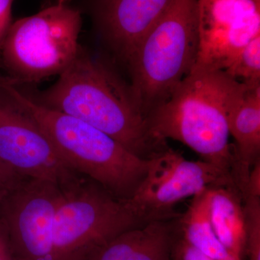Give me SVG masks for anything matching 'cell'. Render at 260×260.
I'll return each instance as SVG.
<instances>
[{
  "label": "cell",
  "mask_w": 260,
  "mask_h": 260,
  "mask_svg": "<svg viewBox=\"0 0 260 260\" xmlns=\"http://www.w3.org/2000/svg\"><path fill=\"white\" fill-rule=\"evenodd\" d=\"M23 178L7 169L0 162V203Z\"/></svg>",
  "instance_id": "d6986e66"
},
{
  "label": "cell",
  "mask_w": 260,
  "mask_h": 260,
  "mask_svg": "<svg viewBox=\"0 0 260 260\" xmlns=\"http://www.w3.org/2000/svg\"><path fill=\"white\" fill-rule=\"evenodd\" d=\"M82 13L56 4L12 23L0 53L12 83H37L59 75L76 57Z\"/></svg>",
  "instance_id": "8992f818"
},
{
  "label": "cell",
  "mask_w": 260,
  "mask_h": 260,
  "mask_svg": "<svg viewBox=\"0 0 260 260\" xmlns=\"http://www.w3.org/2000/svg\"><path fill=\"white\" fill-rule=\"evenodd\" d=\"M241 195L242 200L247 197L260 198V160L251 168Z\"/></svg>",
  "instance_id": "ac0fdd59"
},
{
  "label": "cell",
  "mask_w": 260,
  "mask_h": 260,
  "mask_svg": "<svg viewBox=\"0 0 260 260\" xmlns=\"http://www.w3.org/2000/svg\"><path fill=\"white\" fill-rule=\"evenodd\" d=\"M246 225V260H260V198L243 199Z\"/></svg>",
  "instance_id": "e0dca14e"
},
{
  "label": "cell",
  "mask_w": 260,
  "mask_h": 260,
  "mask_svg": "<svg viewBox=\"0 0 260 260\" xmlns=\"http://www.w3.org/2000/svg\"><path fill=\"white\" fill-rule=\"evenodd\" d=\"M223 72L239 83L249 85H259L260 35L247 43Z\"/></svg>",
  "instance_id": "2e32d148"
},
{
  "label": "cell",
  "mask_w": 260,
  "mask_h": 260,
  "mask_svg": "<svg viewBox=\"0 0 260 260\" xmlns=\"http://www.w3.org/2000/svg\"><path fill=\"white\" fill-rule=\"evenodd\" d=\"M209 189L193 197L185 213L176 218L174 232L191 249L205 257L237 260L214 232L210 218Z\"/></svg>",
  "instance_id": "9a60e30c"
},
{
  "label": "cell",
  "mask_w": 260,
  "mask_h": 260,
  "mask_svg": "<svg viewBox=\"0 0 260 260\" xmlns=\"http://www.w3.org/2000/svg\"><path fill=\"white\" fill-rule=\"evenodd\" d=\"M246 88L223 71L193 69L147 117L150 134L164 144L167 139L180 142L232 176L229 117Z\"/></svg>",
  "instance_id": "7a4b0ae2"
},
{
  "label": "cell",
  "mask_w": 260,
  "mask_h": 260,
  "mask_svg": "<svg viewBox=\"0 0 260 260\" xmlns=\"http://www.w3.org/2000/svg\"><path fill=\"white\" fill-rule=\"evenodd\" d=\"M229 129L236 142L232 177L241 194L251 168L260 160V84L246 85L230 113Z\"/></svg>",
  "instance_id": "4fadbf2b"
},
{
  "label": "cell",
  "mask_w": 260,
  "mask_h": 260,
  "mask_svg": "<svg viewBox=\"0 0 260 260\" xmlns=\"http://www.w3.org/2000/svg\"><path fill=\"white\" fill-rule=\"evenodd\" d=\"M172 0H88L93 22L111 47L128 61Z\"/></svg>",
  "instance_id": "8fae6325"
},
{
  "label": "cell",
  "mask_w": 260,
  "mask_h": 260,
  "mask_svg": "<svg viewBox=\"0 0 260 260\" xmlns=\"http://www.w3.org/2000/svg\"><path fill=\"white\" fill-rule=\"evenodd\" d=\"M198 51L197 0H172L127 61L130 88L145 119L190 74Z\"/></svg>",
  "instance_id": "277c9868"
},
{
  "label": "cell",
  "mask_w": 260,
  "mask_h": 260,
  "mask_svg": "<svg viewBox=\"0 0 260 260\" xmlns=\"http://www.w3.org/2000/svg\"><path fill=\"white\" fill-rule=\"evenodd\" d=\"M198 51L193 69L224 71L260 35L256 0H197Z\"/></svg>",
  "instance_id": "30bf717a"
},
{
  "label": "cell",
  "mask_w": 260,
  "mask_h": 260,
  "mask_svg": "<svg viewBox=\"0 0 260 260\" xmlns=\"http://www.w3.org/2000/svg\"><path fill=\"white\" fill-rule=\"evenodd\" d=\"M209 213L219 240L236 259L246 260V219L242 195L237 186L210 188Z\"/></svg>",
  "instance_id": "5bb4252c"
},
{
  "label": "cell",
  "mask_w": 260,
  "mask_h": 260,
  "mask_svg": "<svg viewBox=\"0 0 260 260\" xmlns=\"http://www.w3.org/2000/svg\"><path fill=\"white\" fill-rule=\"evenodd\" d=\"M256 2H258V3H260V0H256Z\"/></svg>",
  "instance_id": "603a6c76"
},
{
  "label": "cell",
  "mask_w": 260,
  "mask_h": 260,
  "mask_svg": "<svg viewBox=\"0 0 260 260\" xmlns=\"http://www.w3.org/2000/svg\"><path fill=\"white\" fill-rule=\"evenodd\" d=\"M3 88L42 128L72 170L117 198L133 196L146 175L148 160L88 123L39 104L13 84L6 83Z\"/></svg>",
  "instance_id": "3957f363"
},
{
  "label": "cell",
  "mask_w": 260,
  "mask_h": 260,
  "mask_svg": "<svg viewBox=\"0 0 260 260\" xmlns=\"http://www.w3.org/2000/svg\"><path fill=\"white\" fill-rule=\"evenodd\" d=\"M145 223L129 200L80 179L61 189L53 230L54 260H85L113 238Z\"/></svg>",
  "instance_id": "5b68a950"
},
{
  "label": "cell",
  "mask_w": 260,
  "mask_h": 260,
  "mask_svg": "<svg viewBox=\"0 0 260 260\" xmlns=\"http://www.w3.org/2000/svg\"><path fill=\"white\" fill-rule=\"evenodd\" d=\"M32 99L102 130L140 158L169 148L150 134L130 85L81 47L56 83Z\"/></svg>",
  "instance_id": "6da1fadb"
},
{
  "label": "cell",
  "mask_w": 260,
  "mask_h": 260,
  "mask_svg": "<svg viewBox=\"0 0 260 260\" xmlns=\"http://www.w3.org/2000/svg\"><path fill=\"white\" fill-rule=\"evenodd\" d=\"M61 188L24 179L0 203V222L16 260H54V215Z\"/></svg>",
  "instance_id": "9c48e42d"
},
{
  "label": "cell",
  "mask_w": 260,
  "mask_h": 260,
  "mask_svg": "<svg viewBox=\"0 0 260 260\" xmlns=\"http://www.w3.org/2000/svg\"><path fill=\"white\" fill-rule=\"evenodd\" d=\"M175 220H153L121 233L85 260H172Z\"/></svg>",
  "instance_id": "7c38bea8"
},
{
  "label": "cell",
  "mask_w": 260,
  "mask_h": 260,
  "mask_svg": "<svg viewBox=\"0 0 260 260\" xmlns=\"http://www.w3.org/2000/svg\"><path fill=\"white\" fill-rule=\"evenodd\" d=\"M0 162L23 179L50 181L60 188L80 181L31 116L0 86Z\"/></svg>",
  "instance_id": "ba28073f"
},
{
  "label": "cell",
  "mask_w": 260,
  "mask_h": 260,
  "mask_svg": "<svg viewBox=\"0 0 260 260\" xmlns=\"http://www.w3.org/2000/svg\"><path fill=\"white\" fill-rule=\"evenodd\" d=\"M56 1H57L56 4H67V2L68 0H56Z\"/></svg>",
  "instance_id": "7402d4cb"
},
{
  "label": "cell",
  "mask_w": 260,
  "mask_h": 260,
  "mask_svg": "<svg viewBox=\"0 0 260 260\" xmlns=\"http://www.w3.org/2000/svg\"><path fill=\"white\" fill-rule=\"evenodd\" d=\"M0 260H16L13 255L7 233L1 222H0Z\"/></svg>",
  "instance_id": "44dd1931"
},
{
  "label": "cell",
  "mask_w": 260,
  "mask_h": 260,
  "mask_svg": "<svg viewBox=\"0 0 260 260\" xmlns=\"http://www.w3.org/2000/svg\"><path fill=\"white\" fill-rule=\"evenodd\" d=\"M14 0H0V50L12 24V8Z\"/></svg>",
  "instance_id": "ffe728a7"
},
{
  "label": "cell",
  "mask_w": 260,
  "mask_h": 260,
  "mask_svg": "<svg viewBox=\"0 0 260 260\" xmlns=\"http://www.w3.org/2000/svg\"><path fill=\"white\" fill-rule=\"evenodd\" d=\"M0 81H2V80H0ZM0 83H1V82H0Z\"/></svg>",
  "instance_id": "cb8c5ba5"
},
{
  "label": "cell",
  "mask_w": 260,
  "mask_h": 260,
  "mask_svg": "<svg viewBox=\"0 0 260 260\" xmlns=\"http://www.w3.org/2000/svg\"><path fill=\"white\" fill-rule=\"evenodd\" d=\"M232 185L236 186L232 176L216 166L187 160L168 148L148 159L146 175L128 200L146 223L172 220L180 216L174 208L181 200L214 186Z\"/></svg>",
  "instance_id": "52a82bcc"
}]
</instances>
